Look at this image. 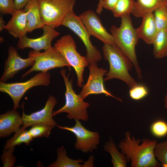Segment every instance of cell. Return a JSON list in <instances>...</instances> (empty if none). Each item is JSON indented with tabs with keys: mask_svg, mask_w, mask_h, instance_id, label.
Listing matches in <instances>:
<instances>
[{
	"mask_svg": "<svg viewBox=\"0 0 167 167\" xmlns=\"http://www.w3.org/2000/svg\"><path fill=\"white\" fill-rule=\"evenodd\" d=\"M150 131L152 134L158 138H162L167 135V123L162 120L154 121L151 125Z\"/></svg>",
	"mask_w": 167,
	"mask_h": 167,
	"instance_id": "f546056e",
	"label": "cell"
},
{
	"mask_svg": "<svg viewBox=\"0 0 167 167\" xmlns=\"http://www.w3.org/2000/svg\"><path fill=\"white\" fill-rule=\"evenodd\" d=\"M29 0H14L15 9L19 10L25 7Z\"/></svg>",
	"mask_w": 167,
	"mask_h": 167,
	"instance_id": "836d02e7",
	"label": "cell"
},
{
	"mask_svg": "<svg viewBox=\"0 0 167 167\" xmlns=\"http://www.w3.org/2000/svg\"><path fill=\"white\" fill-rule=\"evenodd\" d=\"M120 141L118 148L126 155L127 161H131L132 167H157L161 165L156 159L154 149L157 141L147 138L142 139L132 136L130 132L125 134Z\"/></svg>",
	"mask_w": 167,
	"mask_h": 167,
	"instance_id": "6da1fadb",
	"label": "cell"
},
{
	"mask_svg": "<svg viewBox=\"0 0 167 167\" xmlns=\"http://www.w3.org/2000/svg\"><path fill=\"white\" fill-rule=\"evenodd\" d=\"M57 103V101L56 98L50 95L44 108L29 114L25 113L24 103H23L21 117L23 123L21 128L26 129L29 126L36 124L47 125L53 127L56 126L57 123L53 118V109Z\"/></svg>",
	"mask_w": 167,
	"mask_h": 167,
	"instance_id": "7c38bea8",
	"label": "cell"
},
{
	"mask_svg": "<svg viewBox=\"0 0 167 167\" xmlns=\"http://www.w3.org/2000/svg\"><path fill=\"white\" fill-rule=\"evenodd\" d=\"M16 49L12 46L9 47L8 57L4 63L3 71L0 82H6L21 70L33 65L34 61L32 57L28 56L25 59L21 58Z\"/></svg>",
	"mask_w": 167,
	"mask_h": 167,
	"instance_id": "5bb4252c",
	"label": "cell"
},
{
	"mask_svg": "<svg viewBox=\"0 0 167 167\" xmlns=\"http://www.w3.org/2000/svg\"><path fill=\"white\" fill-rule=\"evenodd\" d=\"M15 147L4 149L1 156V161L4 167H11L14 166L16 159L13 154Z\"/></svg>",
	"mask_w": 167,
	"mask_h": 167,
	"instance_id": "4dcf8cb0",
	"label": "cell"
},
{
	"mask_svg": "<svg viewBox=\"0 0 167 167\" xmlns=\"http://www.w3.org/2000/svg\"><path fill=\"white\" fill-rule=\"evenodd\" d=\"M66 74L65 69L60 71V74L63 78L66 87L65 103L62 108L53 111V116L66 113V117L69 119L87 121L89 118L87 109L89 104L82 99L79 94H76L73 88L71 79H69V75H66Z\"/></svg>",
	"mask_w": 167,
	"mask_h": 167,
	"instance_id": "277c9868",
	"label": "cell"
},
{
	"mask_svg": "<svg viewBox=\"0 0 167 167\" xmlns=\"http://www.w3.org/2000/svg\"><path fill=\"white\" fill-rule=\"evenodd\" d=\"M28 56L32 57L34 62L31 68L22 75V78L34 71L48 72L56 68L71 67L66 59L52 46L43 52L31 50Z\"/></svg>",
	"mask_w": 167,
	"mask_h": 167,
	"instance_id": "ba28073f",
	"label": "cell"
},
{
	"mask_svg": "<svg viewBox=\"0 0 167 167\" xmlns=\"http://www.w3.org/2000/svg\"><path fill=\"white\" fill-rule=\"evenodd\" d=\"M142 18L141 24L136 28L138 37L148 44H152L158 32L153 13H148Z\"/></svg>",
	"mask_w": 167,
	"mask_h": 167,
	"instance_id": "ac0fdd59",
	"label": "cell"
},
{
	"mask_svg": "<svg viewBox=\"0 0 167 167\" xmlns=\"http://www.w3.org/2000/svg\"><path fill=\"white\" fill-rule=\"evenodd\" d=\"M5 21L2 15L0 16V31H2L5 25Z\"/></svg>",
	"mask_w": 167,
	"mask_h": 167,
	"instance_id": "d590c367",
	"label": "cell"
},
{
	"mask_svg": "<svg viewBox=\"0 0 167 167\" xmlns=\"http://www.w3.org/2000/svg\"><path fill=\"white\" fill-rule=\"evenodd\" d=\"M119 0H103V7L111 11L113 9Z\"/></svg>",
	"mask_w": 167,
	"mask_h": 167,
	"instance_id": "d6a6232c",
	"label": "cell"
},
{
	"mask_svg": "<svg viewBox=\"0 0 167 167\" xmlns=\"http://www.w3.org/2000/svg\"><path fill=\"white\" fill-rule=\"evenodd\" d=\"M28 32L38 28H42L45 25L42 22L38 0H29L24 7Z\"/></svg>",
	"mask_w": 167,
	"mask_h": 167,
	"instance_id": "d6986e66",
	"label": "cell"
},
{
	"mask_svg": "<svg viewBox=\"0 0 167 167\" xmlns=\"http://www.w3.org/2000/svg\"><path fill=\"white\" fill-rule=\"evenodd\" d=\"M110 31L115 44L131 62L138 79H141L142 71L135 52V47L139 39L130 15L121 18L120 26L117 27L113 25Z\"/></svg>",
	"mask_w": 167,
	"mask_h": 167,
	"instance_id": "7a4b0ae2",
	"label": "cell"
},
{
	"mask_svg": "<svg viewBox=\"0 0 167 167\" xmlns=\"http://www.w3.org/2000/svg\"><path fill=\"white\" fill-rule=\"evenodd\" d=\"M41 21L55 28L61 25L66 14L73 10L75 0H38Z\"/></svg>",
	"mask_w": 167,
	"mask_h": 167,
	"instance_id": "8992f818",
	"label": "cell"
},
{
	"mask_svg": "<svg viewBox=\"0 0 167 167\" xmlns=\"http://www.w3.org/2000/svg\"><path fill=\"white\" fill-rule=\"evenodd\" d=\"M165 5H167V0H136L132 14L135 17L142 18Z\"/></svg>",
	"mask_w": 167,
	"mask_h": 167,
	"instance_id": "ffe728a7",
	"label": "cell"
},
{
	"mask_svg": "<svg viewBox=\"0 0 167 167\" xmlns=\"http://www.w3.org/2000/svg\"><path fill=\"white\" fill-rule=\"evenodd\" d=\"M104 150L109 153L111 157V162L114 167H126L128 162L125 153L120 152L111 137L103 146Z\"/></svg>",
	"mask_w": 167,
	"mask_h": 167,
	"instance_id": "44dd1931",
	"label": "cell"
},
{
	"mask_svg": "<svg viewBox=\"0 0 167 167\" xmlns=\"http://www.w3.org/2000/svg\"><path fill=\"white\" fill-rule=\"evenodd\" d=\"M164 103L165 107L166 109H167V93L164 97Z\"/></svg>",
	"mask_w": 167,
	"mask_h": 167,
	"instance_id": "8d00e7d4",
	"label": "cell"
},
{
	"mask_svg": "<svg viewBox=\"0 0 167 167\" xmlns=\"http://www.w3.org/2000/svg\"><path fill=\"white\" fill-rule=\"evenodd\" d=\"M156 24L158 30H167V5L162 6L153 12Z\"/></svg>",
	"mask_w": 167,
	"mask_h": 167,
	"instance_id": "484cf974",
	"label": "cell"
},
{
	"mask_svg": "<svg viewBox=\"0 0 167 167\" xmlns=\"http://www.w3.org/2000/svg\"><path fill=\"white\" fill-rule=\"evenodd\" d=\"M53 47L74 69L77 77V85L81 87L84 70L89 64L86 57L81 55L77 52L73 38L70 35H64L57 41Z\"/></svg>",
	"mask_w": 167,
	"mask_h": 167,
	"instance_id": "5b68a950",
	"label": "cell"
},
{
	"mask_svg": "<svg viewBox=\"0 0 167 167\" xmlns=\"http://www.w3.org/2000/svg\"><path fill=\"white\" fill-rule=\"evenodd\" d=\"M57 158L56 161L49 165L50 167H81L83 162L81 159L73 160L68 157L66 150L63 147H59L57 150Z\"/></svg>",
	"mask_w": 167,
	"mask_h": 167,
	"instance_id": "603a6c76",
	"label": "cell"
},
{
	"mask_svg": "<svg viewBox=\"0 0 167 167\" xmlns=\"http://www.w3.org/2000/svg\"><path fill=\"white\" fill-rule=\"evenodd\" d=\"M33 138L29 133L28 130L21 127L15 132L13 136L8 139L4 146V149H7L22 143L28 145Z\"/></svg>",
	"mask_w": 167,
	"mask_h": 167,
	"instance_id": "cb8c5ba5",
	"label": "cell"
},
{
	"mask_svg": "<svg viewBox=\"0 0 167 167\" xmlns=\"http://www.w3.org/2000/svg\"><path fill=\"white\" fill-rule=\"evenodd\" d=\"M89 34L102 42L104 44H115L113 38L102 25L98 15L93 11H86L79 15Z\"/></svg>",
	"mask_w": 167,
	"mask_h": 167,
	"instance_id": "4fadbf2b",
	"label": "cell"
},
{
	"mask_svg": "<svg viewBox=\"0 0 167 167\" xmlns=\"http://www.w3.org/2000/svg\"><path fill=\"white\" fill-rule=\"evenodd\" d=\"M148 93V88L142 84H137L130 88L129 92L130 97L135 101H139L143 99L147 96Z\"/></svg>",
	"mask_w": 167,
	"mask_h": 167,
	"instance_id": "83f0119b",
	"label": "cell"
},
{
	"mask_svg": "<svg viewBox=\"0 0 167 167\" xmlns=\"http://www.w3.org/2000/svg\"><path fill=\"white\" fill-rule=\"evenodd\" d=\"M102 50L105 59L109 65L104 81L117 79L124 82L130 88L138 83L131 75L129 71L133 66L131 62L115 44H104Z\"/></svg>",
	"mask_w": 167,
	"mask_h": 167,
	"instance_id": "3957f363",
	"label": "cell"
},
{
	"mask_svg": "<svg viewBox=\"0 0 167 167\" xmlns=\"http://www.w3.org/2000/svg\"><path fill=\"white\" fill-rule=\"evenodd\" d=\"M103 0H99V2L97 6L96 12L99 14H101L102 11V9L103 8L102 6Z\"/></svg>",
	"mask_w": 167,
	"mask_h": 167,
	"instance_id": "e575fe53",
	"label": "cell"
},
{
	"mask_svg": "<svg viewBox=\"0 0 167 167\" xmlns=\"http://www.w3.org/2000/svg\"><path fill=\"white\" fill-rule=\"evenodd\" d=\"M88 66L89 75L86 83L79 94L81 98L84 100L90 95L104 94L122 102L121 99L113 96L105 87L103 77L108 72L107 70L98 67L97 63L89 64Z\"/></svg>",
	"mask_w": 167,
	"mask_h": 167,
	"instance_id": "8fae6325",
	"label": "cell"
},
{
	"mask_svg": "<svg viewBox=\"0 0 167 167\" xmlns=\"http://www.w3.org/2000/svg\"><path fill=\"white\" fill-rule=\"evenodd\" d=\"M42 29L43 34L39 37L31 38L26 36L19 39L16 49H22L28 48L36 51L42 50L45 51L49 49L52 46L53 40L58 37L60 33L55 28L46 25Z\"/></svg>",
	"mask_w": 167,
	"mask_h": 167,
	"instance_id": "9a60e30c",
	"label": "cell"
},
{
	"mask_svg": "<svg viewBox=\"0 0 167 167\" xmlns=\"http://www.w3.org/2000/svg\"><path fill=\"white\" fill-rule=\"evenodd\" d=\"M154 154L156 158L163 167H167V140L157 143Z\"/></svg>",
	"mask_w": 167,
	"mask_h": 167,
	"instance_id": "f1b7e54d",
	"label": "cell"
},
{
	"mask_svg": "<svg viewBox=\"0 0 167 167\" xmlns=\"http://www.w3.org/2000/svg\"><path fill=\"white\" fill-rule=\"evenodd\" d=\"M14 0H0V12L3 15H13L16 11Z\"/></svg>",
	"mask_w": 167,
	"mask_h": 167,
	"instance_id": "1f68e13d",
	"label": "cell"
},
{
	"mask_svg": "<svg viewBox=\"0 0 167 167\" xmlns=\"http://www.w3.org/2000/svg\"><path fill=\"white\" fill-rule=\"evenodd\" d=\"M75 124L72 127L57 125L59 128L69 131L75 136V148L84 152H92L96 149L100 142V136L97 131H92L85 128L79 120L75 119Z\"/></svg>",
	"mask_w": 167,
	"mask_h": 167,
	"instance_id": "30bf717a",
	"label": "cell"
},
{
	"mask_svg": "<svg viewBox=\"0 0 167 167\" xmlns=\"http://www.w3.org/2000/svg\"><path fill=\"white\" fill-rule=\"evenodd\" d=\"M53 128L47 125L36 124L32 126L28 131L33 138L41 137L48 138Z\"/></svg>",
	"mask_w": 167,
	"mask_h": 167,
	"instance_id": "4316f807",
	"label": "cell"
},
{
	"mask_svg": "<svg viewBox=\"0 0 167 167\" xmlns=\"http://www.w3.org/2000/svg\"><path fill=\"white\" fill-rule=\"evenodd\" d=\"M51 75L48 72H40L29 79L23 82L6 83L0 82V91L8 94L13 103V109L20 107L19 102L29 89L38 86H49Z\"/></svg>",
	"mask_w": 167,
	"mask_h": 167,
	"instance_id": "52a82bcc",
	"label": "cell"
},
{
	"mask_svg": "<svg viewBox=\"0 0 167 167\" xmlns=\"http://www.w3.org/2000/svg\"><path fill=\"white\" fill-rule=\"evenodd\" d=\"M153 54L157 59L167 56V30L159 31L154 41Z\"/></svg>",
	"mask_w": 167,
	"mask_h": 167,
	"instance_id": "7402d4cb",
	"label": "cell"
},
{
	"mask_svg": "<svg viewBox=\"0 0 167 167\" xmlns=\"http://www.w3.org/2000/svg\"><path fill=\"white\" fill-rule=\"evenodd\" d=\"M4 29L15 38L19 39L26 36L28 30L24 9L16 10L5 25Z\"/></svg>",
	"mask_w": 167,
	"mask_h": 167,
	"instance_id": "e0dca14e",
	"label": "cell"
},
{
	"mask_svg": "<svg viewBox=\"0 0 167 167\" xmlns=\"http://www.w3.org/2000/svg\"><path fill=\"white\" fill-rule=\"evenodd\" d=\"M22 117L19 113L13 109L0 115V137H7L15 132L23 125Z\"/></svg>",
	"mask_w": 167,
	"mask_h": 167,
	"instance_id": "2e32d148",
	"label": "cell"
},
{
	"mask_svg": "<svg viewBox=\"0 0 167 167\" xmlns=\"http://www.w3.org/2000/svg\"><path fill=\"white\" fill-rule=\"evenodd\" d=\"M61 25L69 28L82 41L86 48V57L89 64L97 63L101 59V52L92 44L90 39V35L79 16L75 14L73 10L66 14Z\"/></svg>",
	"mask_w": 167,
	"mask_h": 167,
	"instance_id": "9c48e42d",
	"label": "cell"
},
{
	"mask_svg": "<svg viewBox=\"0 0 167 167\" xmlns=\"http://www.w3.org/2000/svg\"><path fill=\"white\" fill-rule=\"evenodd\" d=\"M135 0H119L112 11L114 16L122 18L130 15L135 6Z\"/></svg>",
	"mask_w": 167,
	"mask_h": 167,
	"instance_id": "d4e9b609",
	"label": "cell"
}]
</instances>
